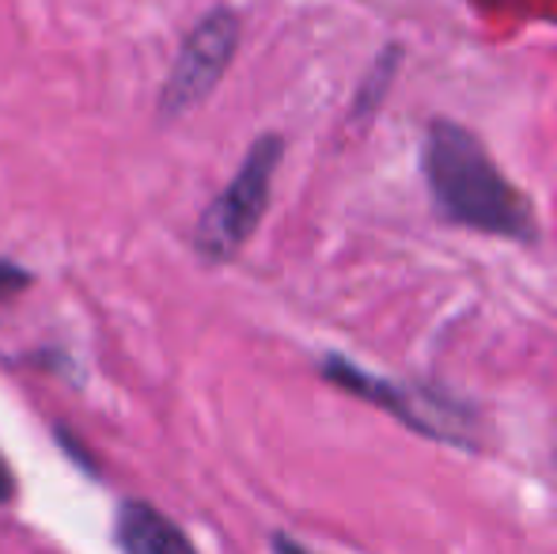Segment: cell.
Listing matches in <instances>:
<instances>
[{
	"instance_id": "obj_1",
	"label": "cell",
	"mask_w": 557,
	"mask_h": 554,
	"mask_svg": "<svg viewBox=\"0 0 557 554\" xmlns=\"http://www.w3.org/2000/svg\"><path fill=\"white\" fill-rule=\"evenodd\" d=\"M429 190L447 221L508 239H535V213L470 130L433 122L421 148Z\"/></svg>"
},
{
	"instance_id": "obj_2",
	"label": "cell",
	"mask_w": 557,
	"mask_h": 554,
	"mask_svg": "<svg viewBox=\"0 0 557 554\" xmlns=\"http://www.w3.org/2000/svg\"><path fill=\"white\" fill-rule=\"evenodd\" d=\"M281 156H285V140L277 134H262L247 148L239 171L216 194L213 206L201 213L198 232H194V247L206 262H232L243 251V244L255 236L258 221L270 206Z\"/></svg>"
},
{
	"instance_id": "obj_3",
	"label": "cell",
	"mask_w": 557,
	"mask_h": 554,
	"mask_svg": "<svg viewBox=\"0 0 557 554\" xmlns=\"http://www.w3.org/2000/svg\"><path fill=\"white\" fill-rule=\"evenodd\" d=\"M235 46H239V15L232 8H213L209 15H201L198 27L186 35L168 81H163L160 91L163 122L183 119V114H190L194 107H201L213 96V88L224 81L227 65H232Z\"/></svg>"
},
{
	"instance_id": "obj_4",
	"label": "cell",
	"mask_w": 557,
	"mask_h": 554,
	"mask_svg": "<svg viewBox=\"0 0 557 554\" xmlns=\"http://www.w3.org/2000/svg\"><path fill=\"white\" fill-rule=\"evenodd\" d=\"M323 377L331 380V384L345 387V392L368 399L372 407L391 410V415H395L398 421H406L410 429L433 433V436H441V441H451L447 433H459V429L444 421L447 415H451V407H436V403H429V399H418V395H410L406 387L391 384V380L375 377V372L357 369V365L345 361V357H337V354H331L323 361Z\"/></svg>"
},
{
	"instance_id": "obj_5",
	"label": "cell",
	"mask_w": 557,
	"mask_h": 554,
	"mask_svg": "<svg viewBox=\"0 0 557 554\" xmlns=\"http://www.w3.org/2000/svg\"><path fill=\"white\" fill-rule=\"evenodd\" d=\"M114 540L122 554H198L190 535L156 505L125 497L114 513Z\"/></svg>"
},
{
	"instance_id": "obj_6",
	"label": "cell",
	"mask_w": 557,
	"mask_h": 554,
	"mask_svg": "<svg viewBox=\"0 0 557 554\" xmlns=\"http://www.w3.org/2000/svg\"><path fill=\"white\" fill-rule=\"evenodd\" d=\"M395 61H398V53H395V50H387L380 61H375L372 76H368V81H364V88H360V96H357V114L375 111V103H380L383 88H387V84H391V76H395Z\"/></svg>"
},
{
	"instance_id": "obj_7",
	"label": "cell",
	"mask_w": 557,
	"mask_h": 554,
	"mask_svg": "<svg viewBox=\"0 0 557 554\" xmlns=\"http://www.w3.org/2000/svg\"><path fill=\"white\" fill-rule=\"evenodd\" d=\"M27 281H30L27 270L15 267V262H8V259H0V300L12 296V293H20V288H27Z\"/></svg>"
},
{
	"instance_id": "obj_8",
	"label": "cell",
	"mask_w": 557,
	"mask_h": 554,
	"mask_svg": "<svg viewBox=\"0 0 557 554\" xmlns=\"http://www.w3.org/2000/svg\"><path fill=\"white\" fill-rule=\"evenodd\" d=\"M12 497H15V475H12V467H8L4 452H0V505H8Z\"/></svg>"
},
{
	"instance_id": "obj_9",
	"label": "cell",
	"mask_w": 557,
	"mask_h": 554,
	"mask_svg": "<svg viewBox=\"0 0 557 554\" xmlns=\"http://www.w3.org/2000/svg\"><path fill=\"white\" fill-rule=\"evenodd\" d=\"M273 554H311V551L300 547L296 540H288V535H273Z\"/></svg>"
},
{
	"instance_id": "obj_10",
	"label": "cell",
	"mask_w": 557,
	"mask_h": 554,
	"mask_svg": "<svg viewBox=\"0 0 557 554\" xmlns=\"http://www.w3.org/2000/svg\"><path fill=\"white\" fill-rule=\"evenodd\" d=\"M474 4H482V8H512L516 0H474Z\"/></svg>"
}]
</instances>
